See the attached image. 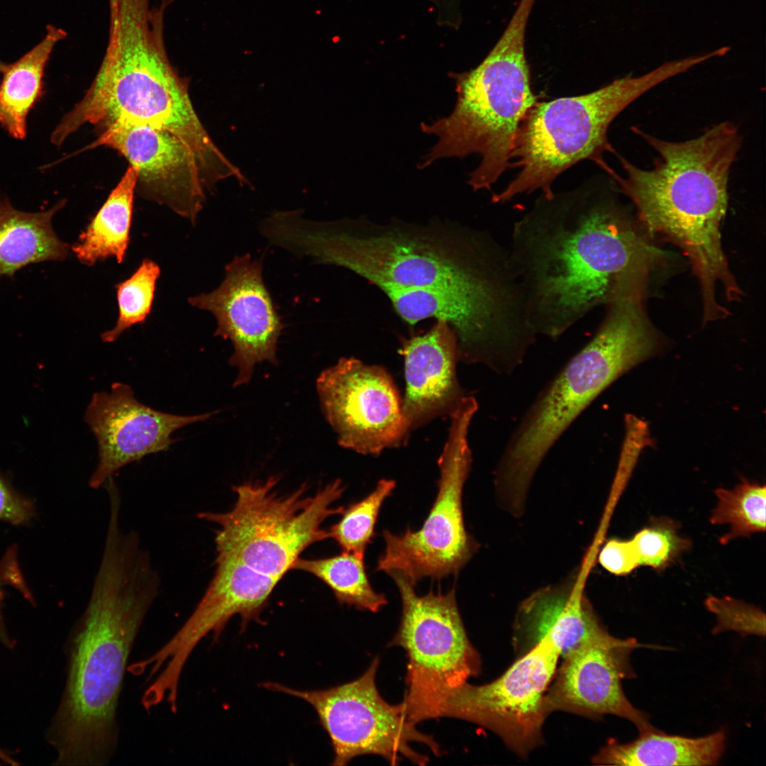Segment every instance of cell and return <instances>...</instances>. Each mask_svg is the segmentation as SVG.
<instances>
[{
    "label": "cell",
    "instance_id": "obj_1",
    "mask_svg": "<svg viewBox=\"0 0 766 766\" xmlns=\"http://www.w3.org/2000/svg\"><path fill=\"white\" fill-rule=\"evenodd\" d=\"M160 588L138 534L109 526L89 602L67 641L65 684L46 732L55 765L101 766L113 757L128 660Z\"/></svg>",
    "mask_w": 766,
    "mask_h": 766
},
{
    "label": "cell",
    "instance_id": "obj_2",
    "mask_svg": "<svg viewBox=\"0 0 766 766\" xmlns=\"http://www.w3.org/2000/svg\"><path fill=\"white\" fill-rule=\"evenodd\" d=\"M509 261L536 335L556 339L665 256L599 192L543 198L514 225Z\"/></svg>",
    "mask_w": 766,
    "mask_h": 766
},
{
    "label": "cell",
    "instance_id": "obj_3",
    "mask_svg": "<svg viewBox=\"0 0 766 766\" xmlns=\"http://www.w3.org/2000/svg\"><path fill=\"white\" fill-rule=\"evenodd\" d=\"M633 131L657 153L653 167L644 170L618 156L624 177L614 170L609 175L633 203L648 233L677 245L688 257L701 288L703 317L717 318L725 310L718 303L719 291L729 301L743 295L721 235L729 174L742 137L728 121L679 142L637 128Z\"/></svg>",
    "mask_w": 766,
    "mask_h": 766
},
{
    "label": "cell",
    "instance_id": "obj_4",
    "mask_svg": "<svg viewBox=\"0 0 766 766\" xmlns=\"http://www.w3.org/2000/svg\"><path fill=\"white\" fill-rule=\"evenodd\" d=\"M173 0H121L104 57L83 98L50 136L60 146L82 126L128 123L167 131L193 153L206 192L221 180L246 177L215 145L189 93V79L172 65L165 41V13Z\"/></svg>",
    "mask_w": 766,
    "mask_h": 766
},
{
    "label": "cell",
    "instance_id": "obj_5",
    "mask_svg": "<svg viewBox=\"0 0 766 766\" xmlns=\"http://www.w3.org/2000/svg\"><path fill=\"white\" fill-rule=\"evenodd\" d=\"M285 244L296 255L346 268L380 289H509L516 283L508 250L472 229L299 216L289 223Z\"/></svg>",
    "mask_w": 766,
    "mask_h": 766
},
{
    "label": "cell",
    "instance_id": "obj_6",
    "mask_svg": "<svg viewBox=\"0 0 766 766\" xmlns=\"http://www.w3.org/2000/svg\"><path fill=\"white\" fill-rule=\"evenodd\" d=\"M644 295L637 287L617 292L594 337L526 410L495 470L494 485L504 494L526 498L541 462L571 423L617 378L658 351Z\"/></svg>",
    "mask_w": 766,
    "mask_h": 766
},
{
    "label": "cell",
    "instance_id": "obj_7",
    "mask_svg": "<svg viewBox=\"0 0 766 766\" xmlns=\"http://www.w3.org/2000/svg\"><path fill=\"white\" fill-rule=\"evenodd\" d=\"M535 0H520L507 27L486 57L474 69L453 73L457 101L453 111L422 132L438 138L419 164L479 154L481 162L469 174L474 190L490 189L510 167L520 125L538 97L531 89L525 53L526 28Z\"/></svg>",
    "mask_w": 766,
    "mask_h": 766
},
{
    "label": "cell",
    "instance_id": "obj_8",
    "mask_svg": "<svg viewBox=\"0 0 766 766\" xmlns=\"http://www.w3.org/2000/svg\"><path fill=\"white\" fill-rule=\"evenodd\" d=\"M682 71V64L673 62L586 94L537 101L520 125L511 154L516 161L510 167L520 170L504 190L492 196V202L504 203L536 190L552 199L554 180L582 160H593L608 172L611 167L603 153L614 152L608 140L613 121L633 101Z\"/></svg>",
    "mask_w": 766,
    "mask_h": 766
},
{
    "label": "cell",
    "instance_id": "obj_9",
    "mask_svg": "<svg viewBox=\"0 0 766 766\" xmlns=\"http://www.w3.org/2000/svg\"><path fill=\"white\" fill-rule=\"evenodd\" d=\"M277 484L272 477L233 487L237 499L231 510L200 512L197 517L219 526L217 557L238 560L281 580L308 547L328 538L322 523L342 513L343 506L331 505L345 488L336 479L313 496H305L304 485L279 496L274 491Z\"/></svg>",
    "mask_w": 766,
    "mask_h": 766
},
{
    "label": "cell",
    "instance_id": "obj_10",
    "mask_svg": "<svg viewBox=\"0 0 766 766\" xmlns=\"http://www.w3.org/2000/svg\"><path fill=\"white\" fill-rule=\"evenodd\" d=\"M390 577L402 604L400 625L389 645L402 648L407 656L405 714L415 724L440 718L453 691L479 674V654L468 638L455 589L420 596L403 576Z\"/></svg>",
    "mask_w": 766,
    "mask_h": 766
},
{
    "label": "cell",
    "instance_id": "obj_11",
    "mask_svg": "<svg viewBox=\"0 0 766 766\" xmlns=\"http://www.w3.org/2000/svg\"><path fill=\"white\" fill-rule=\"evenodd\" d=\"M477 402L465 396L450 415L448 436L438 459V491L421 528L401 534L384 530V553L377 570L399 574L416 585L424 577L440 579L457 574L477 548L467 532L462 496L471 467L468 431Z\"/></svg>",
    "mask_w": 766,
    "mask_h": 766
},
{
    "label": "cell",
    "instance_id": "obj_12",
    "mask_svg": "<svg viewBox=\"0 0 766 766\" xmlns=\"http://www.w3.org/2000/svg\"><path fill=\"white\" fill-rule=\"evenodd\" d=\"M379 665L377 656L358 678L322 690H298L270 682L262 687L301 699L313 707L330 738L333 765H346L365 755L380 756L392 765H398L402 757L425 765L428 757L410 744H423L435 756L442 754L440 746L407 718L402 702L392 705L382 697L376 684Z\"/></svg>",
    "mask_w": 766,
    "mask_h": 766
},
{
    "label": "cell",
    "instance_id": "obj_13",
    "mask_svg": "<svg viewBox=\"0 0 766 766\" xmlns=\"http://www.w3.org/2000/svg\"><path fill=\"white\" fill-rule=\"evenodd\" d=\"M215 562V574L183 626L155 653L128 667L135 675L149 669L150 679L159 672L143 695L150 706L165 700L176 710L180 677L196 645L211 632L216 638L235 615H240L243 631L258 620L280 581L238 560L216 557Z\"/></svg>",
    "mask_w": 766,
    "mask_h": 766
},
{
    "label": "cell",
    "instance_id": "obj_14",
    "mask_svg": "<svg viewBox=\"0 0 766 766\" xmlns=\"http://www.w3.org/2000/svg\"><path fill=\"white\" fill-rule=\"evenodd\" d=\"M560 657V650L544 638L494 681L482 685L467 682L453 690L440 717L487 728L526 757L543 743V727L548 717L544 699Z\"/></svg>",
    "mask_w": 766,
    "mask_h": 766
},
{
    "label": "cell",
    "instance_id": "obj_15",
    "mask_svg": "<svg viewBox=\"0 0 766 766\" xmlns=\"http://www.w3.org/2000/svg\"><path fill=\"white\" fill-rule=\"evenodd\" d=\"M323 413L343 448L378 455L404 442L411 430L402 401L382 367L342 357L316 381Z\"/></svg>",
    "mask_w": 766,
    "mask_h": 766
},
{
    "label": "cell",
    "instance_id": "obj_16",
    "mask_svg": "<svg viewBox=\"0 0 766 766\" xmlns=\"http://www.w3.org/2000/svg\"><path fill=\"white\" fill-rule=\"evenodd\" d=\"M262 261L250 254L235 256L225 267V277L213 291L189 298L193 306L211 312L214 335L229 340L237 368L233 387L248 384L257 364L277 365L278 338L284 328L262 277Z\"/></svg>",
    "mask_w": 766,
    "mask_h": 766
},
{
    "label": "cell",
    "instance_id": "obj_17",
    "mask_svg": "<svg viewBox=\"0 0 766 766\" xmlns=\"http://www.w3.org/2000/svg\"><path fill=\"white\" fill-rule=\"evenodd\" d=\"M640 647L634 638L620 639L607 632L562 657L545 695L548 716L555 711L592 719L615 715L632 722L640 733L655 728L622 687L623 679L635 677L630 657Z\"/></svg>",
    "mask_w": 766,
    "mask_h": 766
},
{
    "label": "cell",
    "instance_id": "obj_18",
    "mask_svg": "<svg viewBox=\"0 0 766 766\" xmlns=\"http://www.w3.org/2000/svg\"><path fill=\"white\" fill-rule=\"evenodd\" d=\"M80 152L100 146L116 150L136 172L135 191L194 224L206 200L196 159L172 133L149 126L113 123Z\"/></svg>",
    "mask_w": 766,
    "mask_h": 766
},
{
    "label": "cell",
    "instance_id": "obj_19",
    "mask_svg": "<svg viewBox=\"0 0 766 766\" xmlns=\"http://www.w3.org/2000/svg\"><path fill=\"white\" fill-rule=\"evenodd\" d=\"M215 413L181 416L157 411L138 401L131 387L119 382L109 393L94 394L84 416L99 445L89 487L99 489L128 463L168 450L175 441L171 438L174 431Z\"/></svg>",
    "mask_w": 766,
    "mask_h": 766
},
{
    "label": "cell",
    "instance_id": "obj_20",
    "mask_svg": "<svg viewBox=\"0 0 766 766\" xmlns=\"http://www.w3.org/2000/svg\"><path fill=\"white\" fill-rule=\"evenodd\" d=\"M593 565L585 557L578 572L568 581L541 588L521 602L513 638L519 656L547 638L562 657L608 632L584 594Z\"/></svg>",
    "mask_w": 766,
    "mask_h": 766
},
{
    "label": "cell",
    "instance_id": "obj_21",
    "mask_svg": "<svg viewBox=\"0 0 766 766\" xmlns=\"http://www.w3.org/2000/svg\"><path fill=\"white\" fill-rule=\"evenodd\" d=\"M406 392L402 410L410 429L450 415L466 396L458 383L457 337L444 321L403 342Z\"/></svg>",
    "mask_w": 766,
    "mask_h": 766
},
{
    "label": "cell",
    "instance_id": "obj_22",
    "mask_svg": "<svg viewBox=\"0 0 766 766\" xmlns=\"http://www.w3.org/2000/svg\"><path fill=\"white\" fill-rule=\"evenodd\" d=\"M61 199L52 208L28 213L13 207L0 194V279L13 277L26 266L46 261H63L70 246L55 233L52 219L65 205Z\"/></svg>",
    "mask_w": 766,
    "mask_h": 766
},
{
    "label": "cell",
    "instance_id": "obj_23",
    "mask_svg": "<svg viewBox=\"0 0 766 766\" xmlns=\"http://www.w3.org/2000/svg\"><path fill=\"white\" fill-rule=\"evenodd\" d=\"M726 740L723 730L689 738L653 728L630 743L611 740L592 761L602 765H714L723 754Z\"/></svg>",
    "mask_w": 766,
    "mask_h": 766
},
{
    "label": "cell",
    "instance_id": "obj_24",
    "mask_svg": "<svg viewBox=\"0 0 766 766\" xmlns=\"http://www.w3.org/2000/svg\"><path fill=\"white\" fill-rule=\"evenodd\" d=\"M67 35L63 29L48 25L38 44L6 65L0 82V126L11 137L22 140L26 136L28 115L43 93L46 65L55 45Z\"/></svg>",
    "mask_w": 766,
    "mask_h": 766
},
{
    "label": "cell",
    "instance_id": "obj_25",
    "mask_svg": "<svg viewBox=\"0 0 766 766\" xmlns=\"http://www.w3.org/2000/svg\"><path fill=\"white\" fill-rule=\"evenodd\" d=\"M136 172L130 166L80 233L71 250L87 266L115 257L124 261L131 239Z\"/></svg>",
    "mask_w": 766,
    "mask_h": 766
},
{
    "label": "cell",
    "instance_id": "obj_26",
    "mask_svg": "<svg viewBox=\"0 0 766 766\" xmlns=\"http://www.w3.org/2000/svg\"><path fill=\"white\" fill-rule=\"evenodd\" d=\"M292 570L309 573L325 583L340 604L357 609L378 612L387 604L384 594L375 592L369 581L364 557L343 551L340 554L318 559L299 557Z\"/></svg>",
    "mask_w": 766,
    "mask_h": 766
},
{
    "label": "cell",
    "instance_id": "obj_27",
    "mask_svg": "<svg viewBox=\"0 0 766 766\" xmlns=\"http://www.w3.org/2000/svg\"><path fill=\"white\" fill-rule=\"evenodd\" d=\"M717 504L710 523L728 524L730 530L720 538L723 545L740 537L765 531L766 488L745 479L734 488L715 490Z\"/></svg>",
    "mask_w": 766,
    "mask_h": 766
},
{
    "label": "cell",
    "instance_id": "obj_28",
    "mask_svg": "<svg viewBox=\"0 0 766 766\" xmlns=\"http://www.w3.org/2000/svg\"><path fill=\"white\" fill-rule=\"evenodd\" d=\"M395 486L394 480L381 479L367 496L344 508L340 519L328 531V538L334 539L343 551L365 557L380 509Z\"/></svg>",
    "mask_w": 766,
    "mask_h": 766
},
{
    "label": "cell",
    "instance_id": "obj_29",
    "mask_svg": "<svg viewBox=\"0 0 766 766\" xmlns=\"http://www.w3.org/2000/svg\"><path fill=\"white\" fill-rule=\"evenodd\" d=\"M160 275L159 265L145 258L131 277L115 286L118 316L115 326L101 334L103 342H114L133 326L145 322L151 312Z\"/></svg>",
    "mask_w": 766,
    "mask_h": 766
},
{
    "label": "cell",
    "instance_id": "obj_30",
    "mask_svg": "<svg viewBox=\"0 0 766 766\" xmlns=\"http://www.w3.org/2000/svg\"><path fill=\"white\" fill-rule=\"evenodd\" d=\"M679 526L667 517H653L649 524L631 539L640 566L663 570L689 550L690 540L678 532Z\"/></svg>",
    "mask_w": 766,
    "mask_h": 766
},
{
    "label": "cell",
    "instance_id": "obj_31",
    "mask_svg": "<svg viewBox=\"0 0 766 766\" xmlns=\"http://www.w3.org/2000/svg\"><path fill=\"white\" fill-rule=\"evenodd\" d=\"M704 604L716 618L714 634L733 631L742 635L765 636V615L759 608L726 596H709Z\"/></svg>",
    "mask_w": 766,
    "mask_h": 766
},
{
    "label": "cell",
    "instance_id": "obj_32",
    "mask_svg": "<svg viewBox=\"0 0 766 766\" xmlns=\"http://www.w3.org/2000/svg\"><path fill=\"white\" fill-rule=\"evenodd\" d=\"M651 443L646 423L633 415H627L626 435L618 470L600 526L608 527L613 511L631 476L639 453Z\"/></svg>",
    "mask_w": 766,
    "mask_h": 766
},
{
    "label": "cell",
    "instance_id": "obj_33",
    "mask_svg": "<svg viewBox=\"0 0 766 766\" xmlns=\"http://www.w3.org/2000/svg\"><path fill=\"white\" fill-rule=\"evenodd\" d=\"M597 556L601 566L617 576L628 574L640 566L631 539L609 540Z\"/></svg>",
    "mask_w": 766,
    "mask_h": 766
},
{
    "label": "cell",
    "instance_id": "obj_34",
    "mask_svg": "<svg viewBox=\"0 0 766 766\" xmlns=\"http://www.w3.org/2000/svg\"><path fill=\"white\" fill-rule=\"evenodd\" d=\"M34 516V506L28 499L17 494L0 477V520L14 525L28 523Z\"/></svg>",
    "mask_w": 766,
    "mask_h": 766
},
{
    "label": "cell",
    "instance_id": "obj_35",
    "mask_svg": "<svg viewBox=\"0 0 766 766\" xmlns=\"http://www.w3.org/2000/svg\"><path fill=\"white\" fill-rule=\"evenodd\" d=\"M3 593L0 587V643L4 647L11 649L14 647V640L11 637L6 628L3 616Z\"/></svg>",
    "mask_w": 766,
    "mask_h": 766
},
{
    "label": "cell",
    "instance_id": "obj_36",
    "mask_svg": "<svg viewBox=\"0 0 766 766\" xmlns=\"http://www.w3.org/2000/svg\"><path fill=\"white\" fill-rule=\"evenodd\" d=\"M435 7L445 13H454L460 11L461 0H431Z\"/></svg>",
    "mask_w": 766,
    "mask_h": 766
},
{
    "label": "cell",
    "instance_id": "obj_37",
    "mask_svg": "<svg viewBox=\"0 0 766 766\" xmlns=\"http://www.w3.org/2000/svg\"><path fill=\"white\" fill-rule=\"evenodd\" d=\"M18 760L13 753L6 749L0 748V765H17Z\"/></svg>",
    "mask_w": 766,
    "mask_h": 766
},
{
    "label": "cell",
    "instance_id": "obj_38",
    "mask_svg": "<svg viewBox=\"0 0 766 766\" xmlns=\"http://www.w3.org/2000/svg\"><path fill=\"white\" fill-rule=\"evenodd\" d=\"M110 10V26L113 27L117 21L121 0H109Z\"/></svg>",
    "mask_w": 766,
    "mask_h": 766
},
{
    "label": "cell",
    "instance_id": "obj_39",
    "mask_svg": "<svg viewBox=\"0 0 766 766\" xmlns=\"http://www.w3.org/2000/svg\"><path fill=\"white\" fill-rule=\"evenodd\" d=\"M6 65V64L4 63L2 61L0 60V74L2 73Z\"/></svg>",
    "mask_w": 766,
    "mask_h": 766
}]
</instances>
